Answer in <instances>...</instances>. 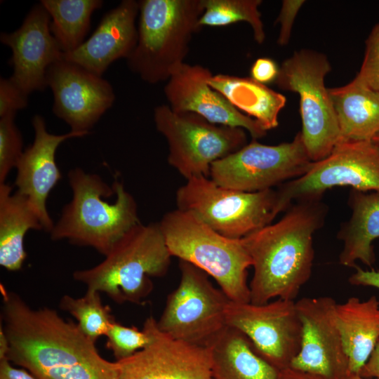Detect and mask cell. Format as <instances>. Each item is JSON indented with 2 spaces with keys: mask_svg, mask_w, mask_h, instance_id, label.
<instances>
[{
  "mask_svg": "<svg viewBox=\"0 0 379 379\" xmlns=\"http://www.w3.org/2000/svg\"><path fill=\"white\" fill-rule=\"evenodd\" d=\"M6 358L37 379H118L117 361L104 359L77 324L55 310L31 307L0 285Z\"/></svg>",
  "mask_w": 379,
  "mask_h": 379,
  "instance_id": "obj_1",
  "label": "cell"
},
{
  "mask_svg": "<svg viewBox=\"0 0 379 379\" xmlns=\"http://www.w3.org/2000/svg\"><path fill=\"white\" fill-rule=\"evenodd\" d=\"M321 199L296 201L279 221L242 238L253 267L251 303L262 305L274 298L294 300L310 279L313 236L324 225L328 212Z\"/></svg>",
  "mask_w": 379,
  "mask_h": 379,
  "instance_id": "obj_2",
  "label": "cell"
},
{
  "mask_svg": "<svg viewBox=\"0 0 379 379\" xmlns=\"http://www.w3.org/2000/svg\"><path fill=\"white\" fill-rule=\"evenodd\" d=\"M67 177L72 199L64 206L51 239H67L106 255L119 238L140 222L136 201L117 179L110 187L100 175L79 167L70 170Z\"/></svg>",
  "mask_w": 379,
  "mask_h": 379,
  "instance_id": "obj_3",
  "label": "cell"
},
{
  "mask_svg": "<svg viewBox=\"0 0 379 379\" xmlns=\"http://www.w3.org/2000/svg\"><path fill=\"white\" fill-rule=\"evenodd\" d=\"M97 265L77 270L75 281L105 293L118 304H142L153 289L152 278L166 274L172 255L159 222H140L112 246Z\"/></svg>",
  "mask_w": 379,
  "mask_h": 379,
  "instance_id": "obj_4",
  "label": "cell"
},
{
  "mask_svg": "<svg viewBox=\"0 0 379 379\" xmlns=\"http://www.w3.org/2000/svg\"><path fill=\"white\" fill-rule=\"evenodd\" d=\"M138 41L126 59L129 69L150 84L166 81L185 62L201 27L203 0H140Z\"/></svg>",
  "mask_w": 379,
  "mask_h": 379,
  "instance_id": "obj_5",
  "label": "cell"
},
{
  "mask_svg": "<svg viewBox=\"0 0 379 379\" xmlns=\"http://www.w3.org/2000/svg\"><path fill=\"white\" fill-rule=\"evenodd\" d=\"M159 223L172 256L211 276L230 300L250 302L247 277L252 260L243 239L225 237L178 208L167 212Z\"/></svg>",
  "mask_w": 379,
  "mask_h": 379,
  "instance_id": "obj_6",
  "label": "cell"
},
{
  "mask_svg": "<svg viewBox=\"0 0 379 379\" xmlns=\"http://www.w3.org/2000/svg\"><path fill=\"white\" fill-rule=\"evenodd\" d=\"M177 208L190 212L219 234L242 239L271 224L279 213L274 189L247 192L217 185L210 178H190L175 194Z\"/></svg>",
  "mask_w": 379,
  "mask_h": 379,
  "instance_id": "obj_7",
  "label": "cell"
},
{
  "mask_svg": "<svg viewBox=\"0 0 379 379\" xmlns=\"http://www.w3.org/2000/svg\"><path fill=\"white\" fill-rule=\"evenodd\" d=\"M331 70L324 54L301 49L281 63L274 81L281 89L299 95L300 132L313 162L328 157L340 139L336 113L324 81Z\"/></svg>",
  "mask_w": 379,
  "mask_h": 379,
  "instance_id": "obj_8",
  "label": "cell"
},
{
  "mask_svg": "<svg viewBox=\"0 0 379 379\" xmlns=\"http://www.w3.org/2000/svg\"><path fill=\"white\" fill-rule=\"evenodd\" d=\"M156 129L168 145V163L186 180L209 178L211 165L247 144L244 129L209 122L191 112H175L167 104L154 109Z\"/></svg>",
  "mask_w": 379,
  "mask_h": 379,
  "instance_id": "obj_9",
  "label": "cell"
},
{
  "mask_svg": "<svg viewBox=\"0 0 379 379\" xmlns=\"http://www.w3.org/2000/svg\"><path fill=\"white\" fill-rule=\"evenodd\" d=\"M179 269L180 283L168 295L157 326L174 339L208 347L227 326L230 300L201 269L184 260Z\"/></svg>",
  "mask_w": 379,
  "mask_h": 379,
  "instance_id": "obj_10",
  "label": "cell"
},
{
  "mask_svg": "<svg viewBox=\"0 0 379 379\" xmlns=\"http://www.w3.org/2000/svg\"><path fill=\"white\" fill-rule=\"evenodd\" d=\"M312 162L301 132H298L292 141L277 145L252 140L237 152L215 161L209 178L223 187L260 192L303 175Z\"/></svg>",
  "mask_w": 379,
  "mask_h": 379,
  "instance_id": "obj_11",
  "label": "cell"
},
{
  "mask_svg": "<svg viewBox=\"0 0 379 379\" xmlns=\"http://www.w3.org/2000/svg\"><path fill=\"white\" fill-rule=\"evenodd\" d=\"M338 186L379 193V146L372 140L340 141L326 158L312 162L303 175L277 188L279 213L293 202L321 198Z\"/></svg>",
  "mask_w": 379,
  "mask_h": 379,
  "instance_id": "obj_12",
  "label": "cell"
},
{
  "mask_svg": "<svg viewBox=\"0 0 379 379\" xmlns=\"http://www.w3.org/2000/svg\"><path fill=\"white\" fill-rule=\"evenodd\" d=\"M226 324L244 333L279 371L290 366L299 352L302 325L295 300L277 298L262 305L230 300Z\"/></svg>",
  "mask_w": 379,
  "mask_h": 379,
  "instance_id": "obj_13",
  "label": "cell"
},
{
  "mask_svg": "<svg viewBox=\"0 0 379 379\" xmlns=\"http://www.w3.org/2000/svg\"><path fill=\"white\" fill-rule=\"evenodd\" d=\"M337 304L329 296L295 302L302 325L301 343L290 367L326 379H345L350 375L337 322Z\"/></svg>",
  "mask_w": 379,
  "mask_h": 379,
  "instance_id": "obj_14",
  "label": "cell"
},
{
  "mask_svg": "<svg viewBox=\"0 0 379 379\" xmlns=\"http://www.w3.org/2000/svg\"><path fill=\"white\" fill-rule=\"evenodd\" d=\"M46 84L53 95V114L72 132L88 135L116 99L107 80L65 59L48 68Z\"/></svg>",
  "mask_w": 379,
  "mask_h": 379,
  "instance_id": "obj_15",
  "label": "cell"
},
{
  "mask_svg": "<svg viewBox=\"0 0 379 379\" xmlns=\"http://www.w3.org/2000/svg\"><path fill=\"white\" fill-rule=\"evenodd\" d=\"M143 326L150 343L132 356L116 361L118 379H213L209 347L174 339L150 316Z\"/></svg>",
  "mask_w": 379,
  "mask_h": 379,
  "instance_id": "obj_16",
  "label": "cell"
},
{
  "mask_svg": "<svg viewBox=\"0 0 379 379\" xmlns=\"http://www.w3.org/2000/svg\"><path fill=\"white\" fill-rule=\"evenodd\" d=\"M0 41L12 51L11 79L28 95L44 91L48 68L63 59L64 53L51 32V17L43 5L35 4L18 29L1 32Z\"/></svg>",
  "mask_w": 379,
  "mask_h": 379,
  "instance_id": "obj_17",
  "label": "cell"
},
{
  "mask_svg": "<svg viewBox=\"0 0 379 379\" xmlns=\"http://www.w3.org/2000/svg\"><path fill=\"white\" fill-rule=\"evenodd\" d=\"M213 75L207 67L185 62L164 86L167 105L175 112L194 113L213 124L243 128L253 140L265 136L267 131L258 121L238 110L209 86Z\"/></svg>",
  "mask_w": 379,
  "mask_h": 379,
  "instance_id": "obj_18",
  "label": "cell"
},
{
  "mask_svg": "<svg viewBox=\"0 0 379 379\" xmlns=\"http://www.w3.org/2000/svg\"><path fill=\"white\" fill-rule=\"evenodd\" d=\"M34 138L26 148L16 166L14 185L17 192L25 196L37 213L44 230L51 232L54 222L46 208V201L51 190L61 179L55 161V152L64 141L81 138L87 134L69 131L55 135L49 133L44 118L35 114L32 119Z\"/></svg>",
  "mask_w": 379,
  "mask_h": 379,
  "instance_id": "obj_19",
  "label": "cell"
},
{
  "mask_svg": "<svg viewBox=\"0 0 379 379\" xmlns=\"http://www.w3.org/2000/svg\"><path fill=\"white\" fill-rule=\"evenodd\" d=\"M138 14V1H121L103 15L87 40L62 58L102 77L114 61L126 60L135 48Z\"/></svg>",
  "mask_w": 379,
  "mask_h": 379,
  "instance_id": "obj_20",
  "label": "cell"
},
{
  "mask_svg": "<svg viewBox=\"0 0 379 379\" xmlns=\"http://www.w3.org/2000/svg\"><path fill=\"white\" fill-rule=\"evenodd\" d=\"M350 218L338 232L343 248L340 265L355 267L357 261L372 267L375 262L373 241L379 237V193L352 189L348 197Z\"/></svg>",
  "mask_w": 379,
  "mask_h": 379,
  "instance_id": "obj_21",
  "label": "cell"
},
{
  "mask_svg": "<svg viewBox=\"0 0 379 379\" xmlns=\"http://www.w3.org/2000/svg\"><path fill=\"white\" fill-rule=\"evenodd\" d=\"M336 318L350 374H358L379 343V300L350 297L337 304Z\"/></svg>",
  "mask_w": 379,
  "mask_h": 379,
  "instance_id": "obj_22",
  "label": "cell"
},
{
  "mask_svg": "<svg viewBox=\"0 0 379 379\" xmlns=\"http://www.w3.org/2000/svg\"><path fill=\"white\" fill-rule=\"evenodd\" d=\"M213 379H277L279 370L265 360L241 331L226 326L208 346Z\"/></svg>",
  "mask_w": 379,
  "mask_h": 379,
  "instance_id": "obj_23",
  "label": "cell"
},
{
  "mask_svg": "<svg viewBox=\"0 0 379 379\" xmlns=\"http://www.w3.org/2000/svg\"><path fill=\"white\" fill-rule=\"evenodd\" d=\"M328 91L340 129L338 142L372 140L379 133V92L356 78Z\"/></svg>",
  "mask_w": 379,
  "mask_h": 379,
  "instance_id": "obj_24",
  "label": "cell"
},
{
  "mask_svg": "<svg viewBox=\"0 0 379 379\" xmlns=\"http://www.w3.org/2000/svg\"><path fill=\"white\" fill-rule=\"evenodd\" d=\"M29 230H44L28 199L6 182L0 184V265L20 270L27 258L24 238Z\"/></svg>",
  "mask_w": 379,
  "mask_h": 379,
  "instance_id": "obj_25",
  "label": "cell"
},
{
  "mask_svg": "<svg viewBox=\"0 0 379 379\" xmlns=\"http://www.w3.org/2000/svg\"><path fill=\"white\" fill-rule=\"evenodd\" d=\"M234 107L258 121L265 131L276 128L286 99L282 94L251 77L218 74L208 81Z\"/></svg>",
  "mask_w": 379,
  "mask_h": 379,
  "instance_id": "obj_26",
  "label": "cell"
},
{
  "mask_svg": "<svg viewBox=\"0 0 379 379\" xmlns=\"http://www.w3.org/2000/svg\"><path fill=\"white\" fill-rule=\"evenodd\" d=\"M51 17V30L64 53L79 48L91 28L93 13L102 0H41Z\"/></svg>",
  "mask_w": 379,
  "mask_h": 379,
  "instance_id": "obj_27",
  "label": "cell"
},
{
  "mask_svg": "<svg viewBox=\"0 0 379 379\" xmlns=\"http://www.w3.org/2000/svg\"><path fill=\"white\" fill-rule=\"evenodd\" d=\"M204 12L199 18L201 27H224L237 22H246L251 27L258 44L265 39L264 25L259 6L260 0H203Z\"/></svg>",
  "mask_w": 379,
  "mask_h": 379,
  "instance_id": "obj_28",
  "label": "cell"
},
{
  "mask_svg": "<svg viewBox=\"0 0 379 379\" xmlns=\"http://www.w3.org/2000/svg\"><path fill=\"white\" fill-rule=\"evenodd\" d=\"M59 307L76 319L82 333L94 343L106 335L115 321L110 307L102 303L100 293L93 290L87 289L84 296L77 298L64 295Z\"/></svg>",
  "mask_w": 379,
  "mask_h": 379,
  "instance_id": "obj_29",
  "label": "cell"
},
{
  "mask_svg": "<svg viewBox=\"0 0 379 379\" xmlns=\"http://www.w3.org/2000/svg\"><path fill=\"white\" fill-rule=\"evenodd\" d=\"M106 347L113 353L116 361L128 358L146 347L151 341L148 329L143 326L140 330L135 326H126L116 320L106 333Z\"/></svg>",
  "mask_w": 379,
  "mask_h": 379,
  "instance_id": "obj_30",
  "label": "cell"
},
{
  "mask_svg": "<svg viewBox=\"0 0 379 379\" xmlns=\"http://www.w3.org/2000/svg\"><path fill=\"white\" fill-rule=\"evenodd\" d=\"M15 116L0 118V184L6 182L25 150L22 134L15 122Z\"/></svg>",
  "mask_w": 379,
  "mask_h": 379,
  "instance_id": "obj_31",
  "label": "cell"
},
{
  "mask_svg": "<svg viewBox=\"0 0 379 379\" xmlns=\"http://www.w3.org/2000/svg\"><path fill=\"white\" fill-rule=\"evenodd\" d=\"M354 78L379 92V22L373 27L365 41L363 61Z\"/></svg>",
  "mask_w": 379,
  "mask_h": 379,
  "instance_id": "obj_32",
  "label": "cell"
},
{
  "mask_svg": "<svg viewBox=\"0 0 379 379\" xmlns=\"http://www.w3.org/2000/svg\"><path fill=\"white\" fill-rule=\"evenodd\" d=\"M28 96L11 78H0V118L16 115L28 105Z\"/></svg>",
  "mask_w": 379,
  "mask_h": 379,
  "instance_id": "obj_33",
  "label": "cell"
},
{
  "mask_svg": "<svg viewBox=\"0 0 379 379\" xmlns=\"http://www.w3.org/2000/svg\"><path fill=\"white\" fill-rule=\"evenodd\" d=\"M305 1L302 0H284L277 19V22L280 24V31L277 43L281 46L286 45L291 38L292 27L297 14Z\"/></svg>",
  "mask_w": 379,
  "mask_h": 379,
  "instance_id": "obj_34",
  "label": "cell"
},
{
  "mask_svg": "<svg viewBox=\"0 0 379 379\" xmlns=\"http://www.w3.org/2000/svg\"><path fill=\"white\" fill-rule=\"evenodd\" d=\"M279 67L277 63L269 58H258L251 67V78L253 80L266 85L275 81Z\"/></svg>",
  "mask_w": 379,
  "mask_h": 379,
  "instance_id": "obj_35",
  "label": "cell"
},
{
  "mask_svg": "<svg viewBox=\"0 0 379 379\" xmlns=\"http://www.w3.org/2000/svg\"><path fill=\"white\" fill-rule=\"evenodd\" d=\"M354 268L355 272L348 279L352 285L371 286L379 289V270H366L358 265Z\"/></svg>",
  "mask_w": 379,
  "mask_h": 379,
  "instance_id": "obj_36",
  "label": "cell"
},
{
  "mask_svg": "<svg viewBox=\"0 0 379 379\" xmlns=\"http://www.w3.org/2000/svg\"><path fill=\"white\" fill-rule=\"evenodd\" d=\"M0 379H37L27 370L18 368L7 359H0Z\"/></svg>",
  "mask_w": 379,
  "mask_h": 379,
  "instance_id": "obj_37",
  "label": "cell"
},
{
  "mask_svg": "<svg viewBox=\"0 0 379 379\" xmlns=\"http://www.w3.org/2000/svg\"><path fill=\"white\" fill-rule=\"evenodd\" d=\"M358 375L364 378L379 379V343Z\"/></svg>",
  "mask_w": 379,
  "mask_h": 379,
  "instance_id": "obj_38",
  "label": "cell"
},
{
  "mask_svg": "<svg viewBox=\"0 0 379 379\" xmlns=\"http://www.w3.org/2000/svg\"><path fill=\"white\" fill-rule=\"evenodd\" d=\"M277 379H326L322 376L301 371L290 366L281 369L279 372Z\"/></svg>",
  "mask_w": 379,
  "mask_h": 379,
  "instance_id": "obj_39",
  "label": "cell"
},
{
  "mask_svg": "<svg viewBox=\"0 0 379 379\" xmlns=\"http://www.w3.org/2000/svg\"><path fill=\"white\" fill-rule=\"evenodd\" d=\"M9 350V343L2 326H0V359L6 358Z\"/></svg>",
  "mask_w": 379,
  "mask_h": 379,
  "instance_id": "obj_40",
  "label": "cell"
},
{
  "mask_svg": "<svg viewBox=\"0 0 379 379\" xmlns=\"http://www.w3.org/2000/svg\"><path fill=\"white\" fill-rule=\"evenodd\" d=\"M345 379H368V378H364L359 375L358 374H350Z\"/></svg>",
  "mask_w": 379,
  "mask_h": 379,
  "instance_id": "obj_41",
  "label": "cell"
},
{
  "mask_svg": "<svg viewBox=\"0 0 379 379\" xmlns=\"http://www.w3.org/2000/svg\"><path fill=\"white\" fill-rule=\"evenodd\" d=\"M372 141L379 146V133L372 139Z\"/></svg>",
  "mask_w": 379,
  "mask_h": 379,
  "instance_id": "obj_42",
  "label": "cell"
}]
</instances>
